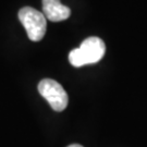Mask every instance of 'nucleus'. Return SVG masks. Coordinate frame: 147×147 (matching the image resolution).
<instances>
[{
    "label": "nucleus",
    "instance_id": "4",
    "mask_svg": "<svg viewBox=\"0 0 147 147\" xmlns=\"http://www.w3.org/2000/svg\"><path fill=\"white\" fill-rule=\"evenodd\" d=\"M42 13L51 22H60L67 20L71 10L69 7L61 5L60 0H42Z\"/></svg>",
    "mask_w": 147,
    "mask_h": 147
},
{
    "label": "nucleus",
    "instance_id": "6",
    "mask_svg": "<svg viewBox=\"0 0 147 147\" xmlns=\"http://www.w3.org/2000/svg\"><path fill=\"white\" fill-rule=\"evenodd\" d=\"M68 147H83L82 145H80V144H72V145H70Z\"/></svg>",
    "mask_w": 147,
    "mask_h": 147
},
{
    "label": "nucleus",
    "instance_id": "3",
    "mask_svg": "<svg viewBox=\"0 0 147 147\" xmlns=\"http://www.w3.org/2000/svg\"><path fill=\"white\" fill-rule=\"evenodd\" d=\"M80 50L82 53L85 64L96 63L102 59L106 51L105 42L98 37H88L80 46Z\"/></svg>",
    "mask_w": 147,
    "mask_h": 147
},
{
    "label": "nucleus",
    "instance_id": "5",
    "mask_svg": "<svg viewBox=\"0 0 147 147\" xmlns=\"http://www.w3.org/2000/svg\"><path fill=\"white\" fill-rule=\"evenodd\" d=\"M69 61L73 67H76V68L85 65L84 59H83V56H82L80 48H75L69 53Z\"/></svg>",
    "mask_w": 147,
    "mask_h": 147
},
{
    "label": "nucleus",
    "instance_id": "2",
    "mask_svg": "<svg viewBox=\"0 0 147 147\" xmlns=\"http://www.w3.org/2000/svg\"><path fill=\"white\" fill-rule=\"evenodd\" d=\"M38 92L55 111H63L68 106V94L62 85L51 79H44L38 84Z\"/></svg>",
    "mask_w": 147,
    "mask_h": 147
},
{
    "label": "nucleus",
    "instance_id": "1",
    "mask_svg": "<svg viewBox=\"0 0 147 147\" xmlns=\"http://www.w3.org/2000/svg\"><path fill=\"white\" fill-rule=\"evenodd\" d=\"M19 20L23 24L31 40H42L47 28V20L42 12L32 7H24L19 11Z\"/></svg>",
    "mask_w": 147,
    "mask_h": 147
}]
</instances>
